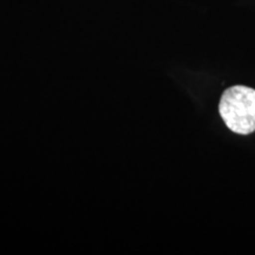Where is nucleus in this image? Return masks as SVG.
<instances>
[{
  "label": "nucleus",
  "mask_w": 255,
  "mask_h": 255,
  "mask_svg": "<svg viewBox=\"0 0 255 255\" xmlns=\"http://www.w3.org/2000/svg\"><path fill=\"white\" fill-rule=\"evenodd\" d=\"M223 122L233 132L250 135L255 131V90L235 85L223 92L219 104Z\"/></svg>",
  "instance_id": "1"
}]
</instances>
